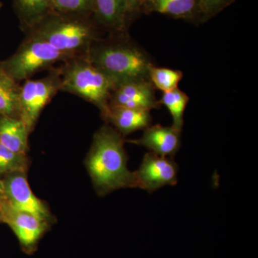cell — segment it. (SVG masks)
<instances>
[{"label":"cell","instance_id":"obj_1","mask_svg":"<svg viewBox=\"0 0 258 258\" xmlns=\"http://www.w3.org/2000/svg\"><path fill=\"white\" fill-rule=\"evenodd\" d=\"M127 162L123 136L111 125L98 129L85 163L99 196L115 190L135 188L134 173L128 170Z\"/></svg>","mask_w":258,"mask_h":258},{"label":"cell","instance_id":"obj_2","mask_svg":"<svg viewBox=\"0 0 258 258\" xmlns=\"http://www.w3.org/2000/svg\"><path fill=\"white\" fill-rule=\"evenodd\" d=\"M84 56L118 85L126 81L149 80L153 66L145 52L121 40H97Z\"/></svg>","mask_w":258,"mask_h":258},{"label":"cell","instance_id":"obj_3","mask_svg":"<svg viewBox=\"0 0 258 258\" xmlns=\"http://www.w3.org/2000/svg\"><path fill=\"white\" fill-rule=\"evenodd\" d=\"M28 32L42 39L57 50L71 56L85 55L99 40L90 17L51 13Z\"/></svg>","mask_w":258,"mask_h":258},{"label":"cell","instance_id":"obj_4","mask_svg":"<svg viewBox=\"0 0 258 258\" xmlns=\"http://www.w3.org/2000/svg\"><path fill=\"white\" fill-rule=\"evenodd\" d=\"M60 91L81 97L101 111L103 116L109 107L110 97L116 84L84 56L66 61L60 69Z\"/></svg>","mask_w":258,"mask_h":258},{"label":"cell","instance_id":"obj_5","mask_svg":"<svg viewBox=\"0 0 258 258\" xmlns=\"http://www.w3.org/2000/svg\"><path fill=\"white\" fill-rule=\"evenodd\" d=\"M71 58L40 37L28 34L16 52L0 62V68L18 83L27 81L57 62H64Z\"/></svg>","mask_w":258,"mask_h":258},{"label":"cell","instance_id":"obj_6","mask_svg":"<svg viewBox=\"0 0 258 258\" xmlns=\"http://www.w3.org/2000/svg\"><path fill=\"white\" fill-rule=\"evenodd\" d=\"M60 69L52 70L42 79L27 80L19 94L20 118L31 132L45 106L60 91Z\"/></svg>","mask_w":258,"mask_h":258},{"label":"cell","instance_id":"obj_7","mask_svg":"<svg viewBox=\"0 0 258 258\" xmlns=\"http://www.w3.org/2000/svg\"><path fill=\"white\" fill-rule=\"evenodd\" d=\"M5 202L11 208L28 212L51 223L52 216L46 204L32 191L27 179V171H17L3 179Z\"/></svg>","mask_w":258,"mask_h":258},{"label":"cell","instance_id":"obj_8","mask_svg":"<svg viewBox=\"0 0 258 258\" xmlns=\"http://www.w3.org/2000/svg\"><path fill=\"white\" fill-rule=\"evenodd\" d=\"M177 164L171 158L149 152L144 155L138 170L134 171V186L149 193L178 182Z\"/></svg>","mask_w":258,"mask_h":258},{"label":"cell","instance_id":"obj_9","mask_svg":"<svg viewBox=\"0 0 258 258\" xmlns=\"http://www.w3.org/2000/svg\"><path fill=\"white\" fill-rule=\"evenodd\" d=\"M0 212L2 222L10 226L24 251L33 252L50 223L28 212L15 210L3 201L0 203Z\"/></svg>","mask_w":258,"mask_h":258},{"label":"cell","instance_id":"obj_10","mask_svg":"<svg viewBox=\"0 0 258 258\" xmlns=\"http://www.w3.org/2000/svg\"><path fill=\"white\" fill-rule=\"evenodd\" d=\"M155 96V88L149 80L126 81L116 85L109 106L125 107L150 111L160 106Z\"/></svg>","mask_w":258,"mask_h":258},{"label":"cell","instance_id":"obj_11","mask_svg":"<svg viewBox=\"0 0 258 258\" xmlns=\"http://www.w3.org/2000/svg\"><path fill=\"white\" fill-rule=\"evenodd\" d=\"M181 133L172 125H149L144 129L140 139L127 142L147 148L151 152L161 157L174 159L181 147Z\"/></svg>","mask_w":258,"mask_h":258},{"label":"cell","instance_id":"obj_12","mask_svg":"<svg viewBox=\"0 0 258 258\" xmlns=\"http://www.w3.org/2000/svg\"><path fill=\"white\" fill-rule=\"evenodd\" d=\"M102 117L122 136L147 128L152 120L150 111L118 106L108 107Z\"/></svg>","mask_w":258,"mask_h":258},{"label":"cell","instance_id":"obj_13","mask_svg":"<svg viewBox=\"0 0 258 258\" xmlns=\"http://www.w3.org/2000/svg\"><path fill=\"white\" fill-rule=\"evenodd\" d=\"M93 16L98 25L115 33H123L129 20L125 0H93Z\"/></svg>","mask_w":258,"mask_h":258},{"label":"cell","instance_id":"obj_14","mask_svg":"<svg viewBox=\"0 0 258 258\" xmlns=\"http://www.w3.org/2000/svg\"><path fill=\"white\" fill-rule=\"evenodd\" d=\"M30 133L23 120L0 115V144L12 152L27 155Z\"/></svg>","mask_w":258,"mask_h":258},{"label":"cell","instance_id":"obj_15","mask_svg":"<svg viewBox=\"0 0 258 258\" xmlns=\"http://www.w3.org/2000/svg\"><path fill=\"white\" fill-rule=\"evenodd\" d=\"M142 12L157 13L184 20L200 17L199 0H147Z\"/></svg>","mask_w":258,"mask_h":258},{"label":"cell","instance_id":"obj_16","mask_svg":"<svg viewBox=\"0 0 258 258\" xmlns=\"http://www.w3.org/2000/svg\"><path fill=\"white\" fill-rule=\"evenodd\" d=\"M13 8L25 32L35 27L52 10V0H13Z\"/></svg>","mask_w":258,"mask_h":258},{"label":"cell","instance_id":"obj_17","mask_svg":"<svg viewBox=\"0 0 258 258\" xmlns=\"http://www.w3.org/2000/svg\"><path fill=\"white\" fill-rule=\"evenodd\" d=\"M20 89L18 83L0 68V115L20 118Z\"/></svg>","mask_w":258,"mask_h":258},{"label":"cell","instance_id":"obj_18","mask_svg":"<svg viewBox=\"0 0 258 258\" xmlns=\"http://www.w3.org/2000/svg\"><path fill=\"white\" fill-rule=\"evenodd\" d=\"M189 101V96L179 88L163 93L159 103L164 105L172 117V126L181 132L184 125L185 109Z\"/></svg>","mask_w":258,"mask_h":258},{"label":"cell","instance_id":"obj_19","mask_svg":"<svg viewBox=\"0 0 258 258\" xmlns=\"http://www.w3.org/2000/svg\"><path fill=\"white\" fill-rule=\"evenodd\" d=\"M183 78V73L167 68L156 67L154 64L149 73V80L155 89L163 93L169 92L178 88Z\"/></svg>","mask_w":258,"mask_h":258},{"label":"cell","instance_id":"obj_20","mask_svg":"<svg viewBox=\"0 0 258 258\" xmlns=\"http://www.w3.org/2000/svg\"><path fill=\"white\" fill-rule=\"evenodd\" d=\"M28 166L27 155L12 152L0 144V178L17 171H27Z\"/></svg>","mask_w":258,"mask_h":258},{"label":"cell","instance_id":"obj_21","mask_svg":"<svg viewBox=\"0 0 258 258\" xmlns=\"http://www.w3.org/2000/svg\"><path fill=\"white\" fill-rule=\"evenodd\" d=\"M51 13L91 17L93 13V0H52Z\"/></svg>","mask_w":258,"mask_h":258},{"label":"cell","instance_id":"obj_22","mask_svg":"<svg viewBox=\"0 0 258 258\" xmlns=\"http://www.w3.org/2000/svg\"><path fill=\"white\" fill-rule=\"evenodd\" d=\"M234 0H199L200 18H210L222 11Z\"/></svg>","mask_w":258,"mask_h":258},{"label":"cell","instance_id":"obj_23","mask_svg":"<svg viewBox=\"0 0 258 258\" xmlns=\"http://www.w3.org/2000/svg\"><path fill=\"white\" fill-rule=\"evenodd\" d=\"M128 10V18L143 11L147 0H125Z\"/></svg>","mask_w":258,"mask_h":258},{"label":"cell","instance_id":"obj_24","mask_svg":"<svg viewBox=\"0 0 258 258\" xmlns=\"http://www.w3.org/2000/svg\"><path fill=\"white\" fill-rule=\"evenodd\" d=\"M5 200V189L4 184H3V179L0 178V203Z\"/></svg>","mask_w":258,"mask_h":258},{"label":"cell","instance_id":"obj_25","mask_svg":"<svg viewBox=\"0 0 258 258\" xmlns=\"http://www.w3.org/2000/svg\"><path fill=\"white\" fill-rule=\"evenodd\" d=\"M3 3H1V2H0V9H1L2 8H3Z\"/></svg>","mask_w":258,"mask_h":258},{"label":"cell","instance_id":"obj_26","mask_svg":"<svg viewBox=\"0 0 258 258\" xmlns=\"http://www.w3.org/2000/svg\"><path fill=\"white\" fill-rule=\"evenodd\" d=\"M0 221H2L1 212H0Z\"/></svg>","mask_w":258,"mask_h":258}]
</instances>
